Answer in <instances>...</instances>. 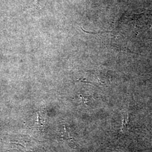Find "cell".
I'll use <instances>...</instances> for the list:
<instances>
[{"instance_id":"cell-1","label":"cell","mask_w":152,"mask_h":152,"mask_svg":"<svg viewBox=\"0 0 152 152\" xmlns=\"http://www.w3.org/2000/svg\"><path fill=\"white\" fill-rule=\"evenodd\" d=\"M129 123V115L127 113H125L123 114V120H122V126L121 128V130H123L126 127L127 124Z\"/></svg>"},{"instance_id":"cell-2","label":"cell","mask_w":152,"mask_h":152,"mask_svg":"<svg viewBox=\"0 0 152 152\" xmlns=\"http://www.w3.org/2000/svg\"><path fill=\"white\" fill-rule=\"evenodd\" d=\"M38 1H39V0H35V2H36L37 4H38Z\"/></svg>"}]
</instances>
